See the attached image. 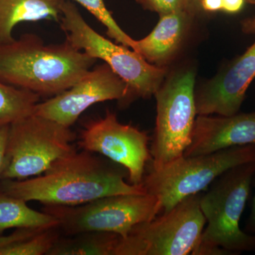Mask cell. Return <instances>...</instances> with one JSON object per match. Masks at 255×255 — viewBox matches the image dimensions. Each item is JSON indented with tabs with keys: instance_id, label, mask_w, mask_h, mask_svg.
I'll use <instances>...</instances> for the list:
<instances>
[{
	"instance_id": "6da1fadb",
	"label": "cell",
	"mask_w": 255,
	"mask_h": 255,
	"mask_svg": "<svg viewBox=\"0 0 255 255\" xmlns=\"http://www.w3.org/2000/svg\"><path fill=\"white\" fill-rule=\"evenodd\" d=\"M127 169L115 162L94 152L75 150L36 177L2 179L0 190L26 202L58 206L81 205L105 196L147 193L142 184L127 182Z\"/></svg>"
},
{
	"instance_id": "7a4b0ae2",
	"label": "cell",
	"mask_w": 255,
	"mask_h": 255,
	"mask_svg": "<svg viewBox=\"0 0 255 255\" xmlns=\"http://www.w3.org/2000/svg\"><path fill=\"white\" fill-rule=\"evenodd\" d=\"M97 61L68 41L47 45L36 35H24L0 43V80L52 97L75 85Z\"/></svg>"
},
{
	"instance_id": "3957f363",
	"label": "cell",
	"mask_w": 255,
	"mask_h": 255,
	"mask_svg": "<svg viewBox=\"0 0 255 255\" xmlns=\"http://www.w3.org/2000/svg\"><path fill=\"white\" fill-rule=\"evenodd\" d=\"M255 175V162L226 171L201 194L200 208L206 221L193 255H229L255 251V236L243 232L240 221Z\"/></svg>"
},
{
	"instance_id": "277c9868",
	"label": "cell",
	"mask_w": 255,
	"mask_h": 255,
	"mask_svg": "<svg viewBox=\"0 0 255 255\" xmlns=\"http://www.w3.org/2000/svg\"><path fill=\"white\" fill-rule=\"evenodd\" d=\"M60 21L66 41L92 58L103 60L127 83L130 102L155 95L167 75V68L149 63L134 50L102 36L88 24L70 0L64 3Z\"/></svg>"
},
{
	"instance_id": "5b68a950",
	"label": "cell",
	"mask_w": 255,
	"mask_h": 255,
	"mask_svg": "<svg viewBox=\"0 0 255 255\" xmlns=\"http://www.w3.org/2000/svg\"><path fill=\"white\" fill-rule=\"evenodd\" d=\"M255 162V145L230 147L207 155H183L157 169H150L142 184L167 212L187 196L205 190L226 171Z\"/></svg>"
},
{
	"instance_id": "8992f818",
	"label": "cell",
	"mask_w": 255,
	"mask_h": 255,
	"mask_svg": "<svg viewBox=\"0 0 255 255\" xmlns=\"http://www.w3.org/2000/svg\"><path fill=\"white\" fill-rule=\"evenodd\" d=\"M195 72L181 69L167 75L156 92V122L150 145L151 168L184 155L190 145L197 112Z\"/></svg>"
},
{
	"instance_id": "52a82bcc",
	"label": "cell",
	"mask_w": 255,
	"mask_h": 255,
	"mask_svg": "<svg viewBox=\"0 0 255 255\" xmlns=\"http://www.w3.org/2000/svg\"><path fill=\"white\" fill-rule=\"evenodd\" d=\"M201 195L187 196L167 212L134 226L120 238L114 255H192L206 223Z\"/></svg>"
},
{
	"instance_id": "ba28073f",
	"label": "cell",
	"mask_w": 255,
	"mask_h": 255,
	"mask_svg": "<svg viewBox=\"0 0 255 255\" xmlns=\"http://www.w3.org/2000/svg\"><path fill=\"white\" fill-rule=\"evenodd\" d=\"M70 128L33 114L9 126L2 179L23 180L44 173L76 150Z\"/></svg>"
},
{
	"instance_id": "9c48e42d",
	"label": "cell",
	"mask_w": 255,
	"mask_h": 255,
	"mask_svg": "<svg viewBox=\"0 0 255 255\" xmlns=\"http://www.w3.org/2000/svg\"><path fill=\"white\" fill-rule=\"evenodd\" d=\"M43 211L58 220L65 236L105 232L125 238L134 226L158 216L161 206L155 196L144 193L105 196L81 205H45Z\"/></svg>"
},
{
	"instance_id": "30bf717a",
	"label": "cell",
	"mask_w": 255,
	"mask_h": 255,
	"mask_svg": "<svg viewBox=\"0 0 255 255\" xmlns=\"http://www.w3.org/2000/svg\"><path fill=\"white\" fill-rule=\"evenodd\" d=\"M149 141L146 132L121 123L108 111L105 117L87 124L78 144L82 150L100 154L122 166L127 170L129 182L140 185L151 160Z\"/></svg>"
},
{
	"instance_id": "8fae6325",
	"label": "cell",
	"mask_w": 255,
	"mask_h": 255,
	"mask_svg": "<svg viewBox=\"0 0 255 255\" xmlns=\"http://www.w3.org/2000/svg\"><path fill=\"white\" fill-rule=\"evenodd\" d=\"M130 102L128 87L107 64L92 68L75 85L36 106L34 113L70 128L92 105L106 101Z\"/></svg>"
},
{
	"instance_id": "7c38bea8",
	"label": "cell",
	"mask_w": 255,
	"mask_h": 255,
	"mask_svg": "<svg viewBox=\"0 0 255 255\" xmlns=\"http://www.w3.org/2000/svg\"><path fill=\"white\" fill-rule=\"evenodd\" d=\"M255 78V41L243 54L195 90L197 115L238 114Z\"/></svg>"
},
{
	"instance_id": "4fadbf2b",
	"label": "cell",
	"mask_w": 255,
	"mask_h": 255,
	"mask_svg": "<svg viewBox=\"0 0 255 255\" xmlns=\"http://www.w3.org/2000/svg\"><path fill=\"white\" fill-rule=\"evenodd\" d=\"M255 145V112L231 116L197 115L184 155H207L230 147Z\"/></svg>"
},
{
	"instance_id": "5bb4252c",
	"label": "cell",
	"mask_w": 255,
	"mask_h": 255,
	"mask_svg": "<svg viewBox=\"0 0 255 255\" xmlns=\"http://www.w3.org/2000/svg\"><path fill=\"white\" fill-rule=\"evenodd\" d=\"M194 16L185 11L159 15L155 27L145 38L135 40L132 50L149 63L166 68L182 46Z\"/></svg>"
},
{
	"instance_id": "9a60e30c",
	"label": "cell",
	"mask_w": 255,
	"mask_h": 255,
	"mask_svg": "<svg viewBox=\"0 0 255 255\" xmlns=\"http://www.w3.org/2000/svg\"><path fill=\"white\" fill-rule=\"evenodd\" d=\"M66 0H0V43L14 41L18 23L41 20L60 21Z\"/></svg>"
},
{
	"instance_id": "2e32d148",
	"label": "cell",
	"mask_w": 255,
	"mask_h": 255,
	"mask_svg": "<svg viewBox=\"0 0 255 255\" xmlns=\"http://www.w3.org/2000/svg\"><path fill=\"white\" fill-rule=\"evenodd\" d=\"M58 226L54 216L31 209L26 201L0 190V235L11 228L47 229Z\"/></svg>"
},
{
	"instance_id": "e0dca14e",
	"label": "cell",
	"mask_w": 255,
	"mask_h": 255,
	"mask_svg": "<svg viewBox=\"0 0 255 255\" xmlns=\"http://www.w3.org/2000/svg\"><path fill=\"white\" fill-rule=\"evenodd\" d=\"M120 238L115 233L105 232L61 236L48 255H114Z\"/></svg>"
},
{
	"instance_id": "ac0fdd59",
	"label": "cell",
	"mask_w": 255,
	"mask_h": 255,
	"mask_svg": "<svg viewBox=\"0 0 255 255\" xmlns=\"http://www.w3.org/2000/svg\"><path fill=\"white\" fill-rule=\"evenodd\" d=\"M40 97L0 80V127L10 126L34 113Z\"/></svg>"
},
{
	"instance_id": "d6986e66",
	"label": "cell",
	"mask_w": 255,
	"mask_h": 255,
	"mask_svg": "<svg viewBox=\"0 0 255 255\" xmlns=\"http://www.w3.org/2000/svg\"><path fill=\"white\" fill-rule=\"evenodd\" d=\"M59 227L48 228L34 236L0 248V255H48L61 237Z\"/></svg>"
},
{
	"instance_id": "ffe728a7",
	"label": "cell",
	"mask_w": 255,
	"mask_h": 255,
	"mask_svg": "<svg viewBox=\"0 0 255 255\" xmlns=\"http://www.w3.org/2000/svg\"><path fill=\"white\" fill-rule=\"evenodd\" d=\"M83 6L99 21L107 28L109 36L121 45L132 49L134 41L131 37L127 34L114 20L110 11L107 9L104 0H74Z\"/></svg>"
},
{
	"instance_id": "44dd1931",
	"label": "cell",
	"mask_w": 255,
	"mask_h": 255,
	"mask_svg": "<svg viewBox=\"0 0 255 255\" xmlns=\"http://www.w3.org/2000/svg\"><path fill=\"white\" fill-rule=\"evenodd\" d=\"M135 1L143 9L157 13L159 15L182 11H187L191 14L189 10L188 0H135Z\"/></svg>"
},
{
	"instance_id": "7402d4cb",
	"label": "cell",
	"mask_w": 255,
	"mask_h": 255,
	"mask_svg": "<svg viewBox=\"0 0 255 255\" xmlns=\"http://www.w3.org/2000/svg\"><path fill=\"white\" fill-rule=\"evenodd\" d=\"M41 228H18L14 232L8 236H1L0 235V248L16 243V242L23 241L26 238L34 236L36 233L43 231Z\"/></svg>"
},
{
	"instance_id": "603a6c76",
	"label": "cell",
	"mask_w": 255,
	"mask_h": 255,
	"mask_svg": "<svg viewBox=\"0 0 255 255\" xmlns=\"http://www.w3.org/2000/svg\"><path fill=\"white\" fill-rule=\"evenodd\" d=\"M9 126L0 127V181L2 178L6 159V143Z\"/></svg>"
},
{
	"instance_id": "cb8c5ba5",
	"label": "cell",
	"mask_w": 255,
	"mask_h": 255,
	"mask_svg": "<svg viewBox=\"0 0 255 255\" xmlns=\"http://www.w3.org/2000/svg\"><path fill=\"white\" fill-rule=\"evenodd\" d=\"M246 0H223L222 11L227 14H237L244 7Z\"/></svg>"
},
{
	"instance_id": "d4e9b609",
	"label": "cell",
	"mask_w": 255,
	"mask_h": 255,
	"mask_svg": "<svg viewBox=\"0 0 255 255\" xmlns=\"http://www.w3.org/2000/svg\"><path fill=\"white\" fill-rule=\"evenodd\" d=\"M223 0H201V9L206 12L222 11Z\"/></svg>"
},
{
	"instance_id": "484cf974",
	"label": "cell",
	"mask_w": 255,
	"mask_h": 255,
	"mask_svg": "<svg viewBox=\"0 0 255 255\" xmlns=\"http://www.w3.org/2000/svg\"><path fill=\"white\" fill-rule=\"evenodd\" d=\"M242 31L246 34H255V18H248L242 21Z\"/></svg>"
},
{
	"instance_id": "4316f807",
	"label": "cell",
	"mask_w": 255,
	"mask_h": 255,
	"mask_svg": "<svg viewBox=\"0 0 255 255\" xmlns=\"http://www.w3.org/2000/svg\"><path fill=\"white\" fill-rule=\"evenodd\" d=\"M248 231H251V232L255 233V193L254 198H253L251 214L248 224Z\"/></svg>"
},
{
	"instance_id": "83f0119b",
	"label": "cell",
	"mask_w": 255,
	"mask_h": 255,
	"mask_svg": "<svg viewBox=\"0 0 255 255\" xmlns=\"http://www.w3.org/2000/svg\"><path fill=\"white\" fill-rule=\"evenodd\" d=\"M201 0H188L189 10L192 14L195 15L201 11Z\"/></svg>"
},
{
	"instance_id": "f1b7e54d",
	"label": "cell",
	"mask_w": 255,
	"mask_h": 255,
	"mask_svg": "<svg viewBox=\"0 0 255 255\" xmlns=\"http://www.w3.org/2000/svg\"><path fill=\"white\" fill-rule=\"evenodd\" d=\"M246 1L250 4L255 5V0H246Z\"/></svg>"
}]
</instances>
